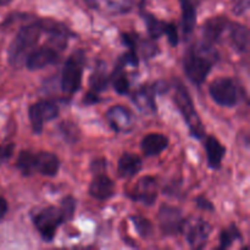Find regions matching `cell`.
I'll return each instance as SVG.
<instances>
[{
  "label": "cell",
  "instance_id": "6da1fadb",
  "mask_svg": "<svg viewBox=\"0 0 250 250\" xmlns=\"http://www.w3.org/2000/svg\"><path fill=\"white\" fill-rule=\"evenodd\" d=\"M220 54L215 45L204 41L193 43L183 56V71L195 87L204 84L214 66L219 62Z\"/></svg>",
  "mask_w": 250,
  "mask_h": 250
},
{
  "label": "cell",
  "instance_id": "7a4b0ae2",
  "mask_svg": "<svg viewBox=\"0 0 250 250\" xmlns=\"http://www.w3.org/2000/svg\"><path fill=\"white\" fill-rule=\"evenodd\" d=\"M43 32V20L24 24L16 33L7 49V61L12 67H20L32 49L36 48Z\"/></svg>",
  "mask_w": 250,
  "mask_h": 250
},
{
  "label": "cell",
  "instance_id": "3957f363",
  "mask_svg": "<svg viewBox=\"0 0 250 250\" xmlns=\"http://www.w3.org/2000/svg\"><path fill=\"white\" fill-rule=\"evenodd\" d=\"M16 167L22 176H33L41 173L45 177H55L60 170V160L58 155L50 151L32 153L29 150H22L16 160Z\"/></svg>",
  "mask_w": 250,
  "mask_h": 250
},
{
  "label": "cell",
  "instance_id": "277c9868",
  "mask_svg": "<svg viewBox=\"0 0 250 250\" xmlns=\"http://www.w3.org/2000/svg\"><path fill=\"white\" fill-rule=\"evenodd\" d=\"M172 99L175 102V105L177 106L178 111L182 115L186 125L189 128L190 136L193 138L202 141L205 137L204 125H203L202 119H200L199 114L195 109L194 103H193L192 97L189 94V90L178 80H175Z\"/></svg>",
  "mask_w": 250,
  "mask_h": 250
},
{
  "label": "cell",
  "instance_id": "5b68a950",
  "mask_svg": "<svg viewBox=\"0 0 250 250\" xmlns=\"http://www.w3.org/2000/svg\"><path fill=\"white\" fill-rule=\"evenodd\" d=\"M209 94L217 105L234 107L247 98L244 88L231 77H217L210 83Z\"/></svg>",
  "mask_w": 250,
  "mask_h": 250
},
{
  "label": "cell",
  "instance_id": "8992f818",
  "mask_svg": "<svg viewBox=\"0 0 250 250\" xmlns=\"http://www.w3.org/2000/svg\"><path fill=\"white\" fill-rule=\"evenodd\" d=\"M85 66V54L82 49L73 51L63 63L61 72V92L66 97H72L82 87L83 70Z\"/></svg>",
  "mask_w": 250,
  "mask_h": 250
},
{
  "label": "cell",
  "instance_id": "52a82bcc",
  "mask_svg": "<svg viewBox=\"0 0 250 250\" xmlns=\"http://www.w3.org/2000/svg\"><path fill=\"white\" fill-rule=\"evenodd\" d=\"M32 221H33L39 236L46 243L53 242L59 227L68 222L62 209L60 207H55V205H49V207L39 210L32 216Z\"/></svg>",
  "mask_w": 250,
  "mask_h": 250
},
{
  "label": "cell",
  "instance_id": "ba28073f",
  "mask_svg": "<svg viewBox=\"0 0 250 250\" xmlns=\"http://www.w3.org/2000/svg\"><path fill=\"white\" fill-rule=\"evenodd\" d=\"M60 114V107L55 100H39L28 107V119L34 134H42L44 124L53 121Z\"/></svg>",
  "mask_w": 250,
  "mask_h": 250
},
{
  "label": "cell",
  "instance_id": "9c48e42d",
  "mask_svg": "<svg viewBox=\"0 0 250 250\" xmlns=\"http://www.w3.org/2000/svg\"><path fill=\"white\" fill-rule=\"evenodd\" d=\"M158 221L160 231L164 236L172 237L182 233L185 217L182 210L170 204H161L158 212Z\"/></svg>",
  "mask_w": 250,
  "mask_h": 250
},
{
  "label": "cell",
  "instance_id": "30bf717a",
  "mask_svg": "<svg viewBox=\"0 0 250 250\" xmlns=\"http://www.w3.org/2000/svg\"><path fill=\"white\" fill-rule=\"evenodd\" d=\"M60 49L53 44L48 43L38 48L32 49L24 59V66L29 71H38L55 65L60 60Z\"/></svg>",
  "mask_w": 250,
  "mask_h": 250
},
{
  "label": "cell",
  "instance_id": "8fae6325",
  "mask_svg": "<svg viewBox=\"0 0 250 250\" xmlns=\"http://www.w3.org/2000/svg\"><path fill=\"white\" fill-rule=\"evenodd\" d=\"M211 232L212 226L204 219L194 217L192 220H185L182 233H185L186 241L192 249L204 248Z\"/></svg>",
  "mask_w": 250,
  "mask_h": 250
},
{
  "label": "cell",
  "instance_id": "7c38bea8",
  "mask_svg": "<svg viewBox=\"0 0 250 250\" xmlns=\"http://www.w3.org/2000/svg\"><path fill=\"white\" fill-rule=\"evenodd\" d=\"M168 90V84L164 82H156L153 84H144L132 95L134 105L144 114H155L156 112V94L165 93Z\"/></svg>",
  "mask_w": 250,
  "mask_h": 250
},
{
  "label": "cell",
  "instance_id": "4fadbf2b",
  "mask_svg": "<svg viewBox=\"0 0 250 250\" xmlns=\"http://www.w3.org/2000/svg\"><path fill=\"white\" fill-rule=\"evenodd\" d=\"M126 194L132 202L151 207L158 199L159 183L153 176H143Z\"/></svg>",
  "mask_w": 250,
  "mask_h": 250
},
{
  "label": "cell",
  "instance_id": "5bb4252c",
  "mask_svg": "<svg viewBox=\"0 0 250 250\" xmlns=\"http://www.w3.org/2000/svg\"><path fill=\"white\" fill-rule=\"evenodd\" d=\"M105 119L116 133H127L133 127V116L127 107L114 105L105 114Z\"/></svg>",
  "mask_w": 250,
  "mask_h": 250
},
{
  "label": "cell",
  "instance_id": "9a60e30c",
  "mask_svg": "<svg viewBox=\"0 0 250 250\" xmlns=\"http://www.w3.org/2000/svg\"><path fill=\"white\" fill-rule=\"evenodd\" d=\"M229 22H231V20L229 17L224 16V15H219V16L208 19L204 22V24H203V41L209 44H212V45L219 43L222 39V37H224L225 32H227Z\"/></svg>",
  "mask_w": 250,
  "mask_h": 250
},
{
  "label": "cell",
  "instance_id": "2e32d148",
  "mask_svg": "<svg viewBox=\"0 0 250 250\" xmlns=\"http://www.w3.org/2000/svg\"><path fill=\"white\" fill-rule=\"evenodd\" d=\"M88 193L99 202H106L115 195V182L105 172L95 173L90 182Z\"/></svg>",
  "mask_w": 250,
  "mask_h": 250
},
{
  "label": "cell",
  "instance_id": "e0dca14e",
  "mask_svg": "<svg viewBox=\"0 0 250 250\" xmlns=\"http://www.w3.org/2000/svg\"><path fill=\"white\" fill-rule=\"evenodd\" d=\"M229 41L231 46L239 54H246L249 50L250 34L248 27L238 22L231 21L229 24Z\"/></svg>",
  "mask_w": 250,
  "mask_h": 250
},
{
  "label": "cell",
  "instance_id": "ac0fdd59",
  "mask_svg": "<svg viewBox=\"0 0 250 250\" xmlns=\"http://www.w3.org/2000/svg\"><path fill=\"white\" fill-rule=\"evenodd\" d=\"M204 146L207 151L208 166L211 170H220L225 155H226V146L219 141L215 136L204 137Z\"/></svg>",
  "mask_w": 250,
  "mask_h": 250
},
{
  "label": "cell",
  "instance_id": "d6986e66",
  "mask_svg": "<svg viewBox=\"0 0 250 250\" xmlns=\"http://www.w3.org/2000/svg\"><path fill=\"white\" fill-rule=\"evenodd\" d=\"M181 4V31L185 41H188L197 26V10L192 0H180Z\"/></svg>",
  "mask_w": 250,
  "mask_h": 250
},
{
  "label": "cell",
  "instance_id": "ffe728a7",
  "mask_svg": "<svg viewBox=\"0 0 250 250\" xmlns=\"http://www.w3.org/2000/svg\"><path fill=\"white\" fill-rule=\"evenodd\" d=\"M143 167L141 156L133 153H124L117 163V173L121 178H132L138 175Z\"/></svg>",
  "mask_w": 250,
  "mask_h": 250
},
{
  "label": "cell",
  "instance_id": "44dd1931",
  "mask_svg": "<svg viewBox=\"0 0 250 250\" xmlns=\"http://www.w3.org/2000/svg\"><path fill=\"white\" fill-rule=\"evenodd\" d=\"M168 144L170 141L165 134L149 133L142 139L141 149L144 156H158L167 148Z\"/></svg>",
  "mask_w": 250,
  "mask_h": 250
},
{
  "label": "cell",
  "instance_id": "7402d4cb",
  "mask_svg": "<svg viewBox=\"0 0 250 250\" xmlns=\"http://www.w3.org/2000/svg\"><path fill=\"white\" fill-rule=\"evenodd\" d=\"M125 67H126V65L117 60V63L115 65V68L110 75V83H111L115 92L120 95L128 94L129 88H131V82H129L128 75L125 71Z\"/></svg>",
  "mask_w": 250,
  "mask_h": 250
},
{
  "label": "cell",
  "instance_id": "603a6c76",
  "mask_svg": "<svg viewBox=\"0 0 250 250\" xmlns=\"http://www.w3.org/2000/svg\"><path fill=\"white\" fill-rule=\"evenodd\" d=\"M110 84V75L106 72V66L103 61H99L95 68L93 70L92 75L89 76V87L90 90L95 93H102L107 89Z\"/></svg>",
  "mask_w": 250,
  "mask_h": 250
},
{
  "label": "cell",
  "instance_id": "cb8c5ba5",
  "mask_svg": "<svg viewBox=\"0 0 250 250\" xmlns=\"http://www.w3.org/2000/svg\"><path fill=\"white\" fill-rule=\"evenodd\" d=\"M141 16L143 19L144 23L146 26V31H148L149 37H150L153 41L160 38L163 34L166 33L168 27V22L163 21V20H159L158 17L154 16L150 12L146 11V10H142Z\"/></svg>",
  "mask_w": 250,
  "mask_h": 250
},
{
  "label": "cell",
  "instance_id": "d4e9b609",
  "mask_svg": "<svg viewBox=\"0 0 250 250\" xmlns=\"http://www.w3.org/2000/svg\"><path fill=\"white\" fill-rule=\"evenodd\" d=\"M243 241V236H242L241 231L237 227L236 224H231L229 227L222 229L220 232V238H219V247L217 249L225 250L229 249V247L233 246L234 242H242Z\"/></svg>",
  "mask_w": 250,
  "mask_h": 250
},
{
  "label": "cell",
  "instance_id": "484cf974",
  "mask_svg": "<svg viewBox=\"0 0 250 250\" xmlns=\"http://www.w3.org/2000/svg\"><path fill=\"white\" fill-rule=\"evenodd\" d=\"M59 132L62 138L71 144L76 143L81 138V131L76 122L62 121L59 125Z\"/></svg>",
  "mask_w": 250,
  "mask_h": 250
},
{
  "label": "cell",
  "instance_id": "4316f807",
  "mask_svg": "<svg viewBox=\"0 0 250 250\" xmlns=\"http://www.w3.org/2000/svg\"><path fill=\"white\" fill-rule=\"evenodd\" d=\"M129 219H131L137 233L142 238L148 239L151 236V233H153V224L146 217L141 216V215H134V216H131Z\"/></svg>",
  "mask_w": 250,
  "mask_h": 250
},
{
  "label": "cell",
  "instance_id": "83f0119b",
  "mask_svg": "<svg viewBox=\"0 0 250 250\" xmlns=\"http://www.w3.org/2000/svg\"><path fill=\"white\" fill-rule=\"evenodd\" d=\"M59 207L62 209L66 219H67V221L70 222L71 220L73 219V216H75L76 207H77V200H76V198H73L72 195H66V197H63L62 199H61L60 205H59Z\"/></svg>",
  "mask_w": 250,
  "mask_h": 250
},
{
  "label": "cell",
  "instance_id": "f1b7e54d",
  "mask_svg": "<svg viewBox=\"0 0 250 250\" xmlns=\"http://www.w3.org/2000/svg\"><path fill=\"white\" fill-rule=\"evenodd\" d=\"M165 36L167 37V42L171 46L176 48V46L180 44V36H178V29L176 27L175 23L172 22H168L167 31H166Z\"/></svg>",
  "mask_w": 250,
  "mask_h": 250
},
{
  "label": "cell",
  "instance_id": "f546056e",
  "mask_svg": "<svg viewBox=\"0 0 250 250\" xmlns=\"http://www.w3.org/2000/svg\"><path fill=\"white\" fill-rule=\"evenodd\" d=\"M15 144L14 143H5L0 144V165L7 163L14 155Z\"/></svg>",
  "mask_w": 250,
  "mask_h": 250
},
{
  "label": "cell",
  "instance_id": "4dcf8cb0",
  "mask_svg": "<svg viewBox=\"0 0 250 250\" xmlns=\"http://www.w3.org/2000/svg\"><path fill=\"white\" fill-rule=\"evenodd\" d=\"M106 159L100 158V159H95L92 164H90V171L93 172V175L95 173H102V172H106Z\"/></svg>",
  "mask_w": 250,
  "mask_h": 250
},
{
  "label": "cell",
  "instance_id": "1f68e13d",
  "mask_svg": "<svg viewBox=\"0 0 250 250\" xmlns=\"http://www.w3.org/2000/svg\"><path fill=\"white\" fill-rule=\"evenodd\" d=\"M195 204H197V207L199 208V209L205 210V211H215L214 204H212L209 199H207L204 195H198V197L195 198Z\"/></svg>",
  "mask_w": 250,
  "mask_h": 250
},
{
  "label": "cell",
  "instance_id": "d6a6232c",
  "mask_svg": "<svg viewBox=\"0 0 250 250\" xmlns=\"http://www.w3.org/2000/svg\"><path fill=\"white\" fill-rule=\"evenodd\" d=\"M100 102H102V98L99 97V93H95V92H93V90L88 92L82 99V103H83V105H84V106L95 105V104H98V103H100Z\"/></svg>",
  "mask_w": 250,
  "mask_h": 250
},
{
  "label": "cell",
  "instance_id": "836d02e7",
  "mask_svg": "<svg viewBox=\"0 0 250 250\" xmlns=\"http://www.w3.org/2000/svg\"><path fill=\"white\" fill-rule=\"evenodd\" d=\"M249 0H237L233 6V12L236 15H244L249 10Z\"/></svg>",
  "mask_w": 250,
  "mask_h": 250
},
{
  "label": "cell",
  "instance_id": "e575fe53",
  "mask_svg": "<svg viewBox=\"0 0 250 250\" xmlns=\"http://www.w3.org/2000/svg\"><path fill=\"white\" fill-rule=\"evenodd\" d=\"M7 210H9V204H7L6 199L0 195V220L4 219L5 215L7 214Z\"/></svg>",
  "mask_w": 250,
  "mask_h": 250
},
{
  "label": "cell",
  "instance_id": "d590c367",
  "mask_svg": "<svg viewBox=\"0 0 250 250\" xmlns=\"http://www.w3.org/2000/svg\"><path fill=\"white\" fill-rule=\"evenodd\" d=\"M11 1H12V0H0V7L5 6V5H7V4H10Z\"/></svg>",
  "mask_w": 250,
  "mask_h": 250
},
{
  "label": "cell",
  "instance_id": "8d00e7d4",
  "mask_svg": "<svg viewBox=\"0 0 250 250\" xmlns=\"http://www.w3.org/2000/svg\"><path fill=\"white\" fill-rule=\"evenodd\" d=\"M84 1L87 2V4L89 5V6L94 7V5H95V0H84Z\"/></svg>",
  "mask_w": 250,
  "mask_h": 250
}]
</instances>
